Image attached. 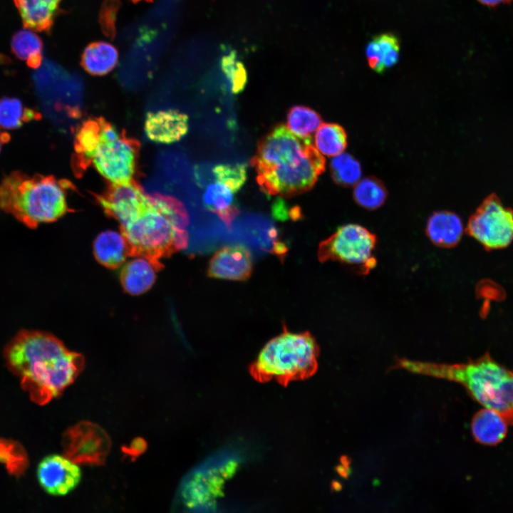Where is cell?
<instances>
[{"label":"cell","mask_w":513,"mask_h":513,"mask_svg":"<svg viewBox=\"0 0 513 513\" xmlns=\"http://www.w3.org/2000/svg\"><path fill=\"white\" fill-rule=\"evenodd\" d=\"M118 53L116 48L105 41L94 42L88 46L81 57L83 68L90 74L103 76L117 65Z\"/></svg>","instance_id":"21"},{"label":"cell","mask_w":513,"mask_h":513,"mask_svg":"<svg viewBox=\"0 0 513 513\" xmlns=\"http://www.w3.org/2000/svg\"><path fill=\"white\" fill-rule=\"evenodd\" d=\"M330 171L333 181L343 187L355 185L362 173L359 162L348 153L334 156L330 163Z\"/></svg>","instance_id":"27"},{"label":"cell","mask_w":513,"mask_h":513,"mask_svg":"<svg viewBox=\"0 0 513 513\" xmlns=\"http://www.w3.org/2000/svg\"><path fill=\"white\" fill-rule=\"evenodd\" d=\"M61 0H14L26 28L48 31L51 28Z\"/></svg>","instance_id":"16"},{"label":"cell","mask_w":513,"mask_h":513,"mask_svg":"<svg viewBox=\"0 0 513 513\" xmlns=\"http://www.w3.org/2000/svg\"><path fill=\"white\" fill-rule=\"evenodd\" d=\"M317 150L327 156L342 153L347 146V135L344 128L336 123H321L314 137Z\"/></svg>","instance_id":"23"},{"label":"cell","mask_w":513,"mask_h":513,"mask_svg":"<svg viewBox=\"0 0 513 513\" xmlns=\"http://www.w3.org/2000/svg\"><path fill=\"white\" fill-rule=\"evenodd\" d=\"M213 180L222 182L237 192L245 183L247 165L244 163L220 164L212 170Z\"/></svg>","instance_id":"28"},{"label":"cell","mask_w":513,"mask_h":513,"mask_svg":"<svg viewBox=\"0 0 513 513\" xmlns=\"http://www.w3.org/2000/svg\"><path fill=\"white\" fill-rule=\"evenodd\" d=\"M252 271L250 251L243 245H227L219 249L212 257L207 274L211 278L232 281H245Z\"/></svg>","instance_id":"12"},{"label":"cell","mask_w":513,"mask_h":513,"mask_svg":"<svg viewBox=\"0 0 513 513\" xmlns=\"http://www.w3.org/2000/svg\"><path fill=\"white\" fill-rule=\"evenodd\" d=\"M134 1H140V0H134Z\"/></svg>","instance_id":"33"},{"label":"cell","mask_w":513,"mask_h":513,"mask_svg":"<svg viewBox=\"0 0 513 513\" xmlns=\"http://www.w3.org/2000/svg\"><path fill=\"white\" fill-rule=\"evenodd\" d=\"M251 164L264 193L289 197L311 190L326 161L311 138L298 137L279 124L259 140Z\"/></svg>","instance_id":"3"},{"label":"cell","mask_w":513,"mask_h":513,"mask_svg":"<svg viewBox=\"0 0 513 513\" xmlns=\"http://www.w3.org/2000/svg\"><path fill=\"white\" fill-rule=\"evenodd\" d=\"M160 264L143 256H135L122 265L120 279L123 289L131 295L148 291L155 283Z\"/></svg>","instance_id":"14"},{"label":"cell","mask_w":513,"mask_h":513,"mask_svg":"<svg viewBox=\"0 0 513 513\" xmlns=\"http://www.w3.org/2000/svg\"><path fill=\"white\" fill-rule=\"evenodd\" d=\"M36 476L39 484L48 494L63 496L79 484L81 471L77 464L66 456L51 455L41 460Z\"/></svg>","instance_id":"11"},{"label":"cell","mask_w":513,"mask_h":513,"mask_svg":"<svg viewBox=\"0 0 513 513\" xmlns=\"http://www.w3.org/2000/svg\"><path fill=\"white\" fill-rule=\"evenodd\" d=\"M147 449V442L141 437H137L131 442L122 448L123 453L131 457H137L142 455Z\"/></svg>","instance_id":"30"},{"label":"cell","mask_w":513,"mask_h":513,"mask_svg":"<svg viewBox=\"0 0 513 513\" xmlns=\"http://www.w3.org/2000/svg\"><path fill=\"white\" fill-rule=\"evenodd\" d=\"M188 128V116L175 109L149 111L144 122L147 138L157 143L175 142L187 134Z\"/></svg>","instance_id":"13"},{"label":"cell","mask_w":513,"mask_h":513,"mask_svg":"<svg viewBox=\"0 0 513 513\" xmlns=\"http://www.w3.org/2000/svg\"><path fill=\"white\" fill-rule=\"evenodd\" d=\"M8 368L30 398L45 405L74 382L84 366L83 356L69 351L50 333L23 330L4 350Z\"/></svg>","instance_id":"2"},{"label":"cell","mask_w":513,"mask_h":513,"mask_svg":"<svg viewBox=\"0 0 513 513\" xmlns=\"http://www.w3.org/2000/svg\"><path fill=\"white\" fill-rule=\"evenodd\" d=\"M463 233L461 219L449 211L435 212L429 217L426 234L435 245L442 248H451L460 241Z\"/></svg>","instance_id":"15"},{"label":"cell","mask_w":513,"mask_h":513,"mask_svg":"<svg viewBox=\"0 0 513 513\" xmlns=\"http://www.w3.org/2000/svg\"><path fill=\"white\" fill-rule=\"evenodd\" d=\"M10 139L9 135L4 131H1L0 130V151L3 146V145L6 142H7Z\"/></svg>","instance_id":"32"},{"label":"cell","mask_w":513,"mask_h":513,"mask_svg":"<svg viewBox=\"0 0 513 513\" xmlns=\"http://www.w3.org/2000/svg\"><path fill=\"white\" fill-rule=\"evenodd\" d=\"M226 77L229 81L232 93L238 94L244 90L247 82V73L242 62L237 61L235 67Z\"/></svg>","instance_id":"29"},{"label":"cell","mask_w":513,"mask_h":513,"mask_svg":"<svg viewBox=\"0 0 513 513\" xmlns=\"http://www.w3.org/2000/svg\"><path fill=\"white\" fill-rule=\"evenodd\" d=\"M466 232L487 250L507 247L513 241V209L489 195L470 217Z\"/></svg>","instance_id":"9"},{"label":"cell","mask_w":513,"mask_h":513,"mask_svg":"<svg viewBox=\"0 0 513 513\" xmlns=\"http://www.w3.org/2000/svg\"><path fill=\"white\" fill-rule=\"evenodd\" d=\"M38 116V113L26 108L18 98H0V128L4 130L16 129Z\"/></svg>","instance_id":"26"},{"label":"cell","mask_w":513,"mask_h":513,"mask_svg":"<svg viewBox=\"0 0 513 513\" xmlns=\"http://www.w3.org/2000/svg\"><path fill=\"white\" fill-rule=\"evenodd\" d=\"M387 195L385 185L375 177H367L358 181L353 192L355 202L368 210L375 209L383 205Z\"/></svg>","instance_id":"24"},{"label":"cell","mask_w":513,"mask_h":513,"mask_svg":"<svg viewBox=\"0 0 513 513\" xmlns=\"http://www.w3.org/2000/svg\"><path fill=\"white\" fill-rule=\"evenodd\" d=\"M508 424L494 410L486 408L477 412L471 422V430L476 442L494 446L506 437Z\"/></svg>","instance_id":"20"},{"label":"cell","mask_w":513,"mask_h":513,"mask_svg":"<svg viewBox=\"0 0 513 513\" xmlns=\"http://www.w3.org/2000/svg\"><path fill=\"white\" fill-rule=\"evenodd\" d=\"M376 244V236L366 228L347 224L320 242L317 256L321 262L338 261L366 275L377 264L373 254Z\"/></svg>","instance_id":"8"},{"label":"cell","mask_w":513,"mask_h":513,"mask_svg":"<svg viewBox=\"0 0 513 513\" xmlns=\"http://www.w3.org/2000/svg\"><path fill=\"white\" fill-rule=\"evenodd\" d=\"M140 144L103 117L90 118L78 128L74 138V169L79 172L90 165L110 183L133 180Z\"/></svg>","instance_id":"5"},{"label":"cell","mask_w":513,"mask_h":513,"mask_svg":"<svg viewBox=\"0 0 513 513\" xmlns=\"http://www.w3.org/2000/svg\"><path fill=\"white\" fill-rule=\"evenodd\" d=\"M73 188L53 176L27 175L14 171L0 182V209L30 228L54 222L68 211V193Z\"/></svg>","instance_id":"6"},{"label":"cell","mask_w":513,"mask_h":513,"mask_svg":"<svg viewBox=\"0 0 513 513\" xmlns=\"http://www.w3.org/2000/svg\"><path fill=\"white\" fill-rule=\"evenodd\" d=\"M393 368L458 383L474 400L513 425V369L499 363L488 353L455 364L399 358Z\"/></svg>","instance_id":"4"},{"label":"cell","mask_w":513,"mask_h":513,"mask_svg":"<svg viewBox=\"0 0 513 513\" xmlns=\"http://www.w3.org/2000/svg\"><path fill=\"white\" fill-rule=\"evenodd\" d=\"M321 123L320 115L306 106H293L287 113L286 127L300 138H311Z\"/></svg>","instance_id":"25"},{"label":"cell","mask_w":513,"mask_h":513,"mask_svg":"<svg viewBox=\"0 0 513 513\" xmlns=\"http://www.w3.org/2000/svg\"><path fill=\"white\" fill-rule=\"evenodd\" d=\"M319 347L309 332L292 333L284 326L283 332L262 348L250 368L257 380H274L286 384L307 378L318 368Z\"/></svg>","instance_id":"7"},{"label":"cell","mask_w":513,"mask_h":513,"mask_svg":"<svg viewBox=\"0 0 513 513\" xmlns=\"http://www.w3.org/2000/svg\"><path fill=\"white\" fill-rule=\"evenodd\" d=\"M235 193L227 185L214 180L207 185L203 195L206 209L216 214L228 228L239 214L234 201Z\"/></svg>","instance_id":"19"},{"label":"cell","mask_w":513,"mask_h":513,"mask_svg":"<svg viewBox=\"0 0 513 513\" xmlns=\"http://www.w3.org/2000/svg\"><path fill=\"white\" fill-rule=\"evenodd\" d=\"M400 41L393 33L375 36L366 47V55L371 69L383 73L395 66L399 60Z\"/></svg>","instance_id":"18"},{"label":"cell","mask_w":513,"mask_h":513,"mask_svg":"<svg viewBox=\"0 0 513 513\" xmlns=\"http://www.w3.org/2000/svg\"><path fill=\"white\" fill-rule=\"evenodd\" d=\"M12 53L32 68H38L42 62L43 43L34 31L24 28L15 33L11 38Z\"/></svg>","instance_id":"22"},{"label":"cell","mask_w":513,"mask_h":513,"mask_svg":"<svg viewBox=\"0 0 513 513\" xmlns=\"http://www.w3.org/2000/svg\"><path fill=\"white\" fill-rule=\"evenodd\" d=\"M93 253L97 261L108 268L121 266L131 255L129 244L121 232L105 230L93 242Z\"/></svg>","instance_id":"17"},{"label":"cell","mask_w":513,"mask_h":513,"mask_svg":"<svg viewBox=\"0 0 513 513\" xmlns=\"http://www.w3.org/2000/svg\"><path fill=\"white\" fill-rule=\"evenodd\" d=\"M103 211L117 220L133 256L160 260L188 244L189 215L176 197L146 193L132 180L110 183L95 196Z\"/></svg>","instance_id":"1"},{"label":"cell","mask_w":513,"mask_h":513,"mask_svg":"<svg viewBox=\"0 0 513 513\" xmlns=\"http://www.w3.org/2000/svg\"><path fill=\"white\" fill-rule=\"evenodd\" d=\"M62 446L65 455L76 464L102 465L110 450L111 440L98 425L81 421L63 433Z\"/></svg>","instance_id":"10"},{"label":"cell","mask_w":513,"mask_h":513,"mask_svg":"<svg viewBox=\"0 0 513 513\" xmlns=\"http://www.w3.org/2000/svg\"><path fill=\"white\" fill-rule=\"evenodd\" d=\"M481 4L488 6H496L502 4H507L512 0H477Z\"/></svg>","instance_id":"31"}]
</instances>
